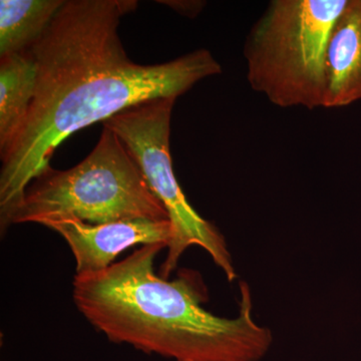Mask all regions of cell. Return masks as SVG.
Segmentation results:
<instances>
[{"mask_svg": "<svg viewBox=\"0 0 361 361\" xmlns=\"http://www.w3.org/2000/svg\"><path fill=\"white\" fill-rule=\"evenodd\" d=\"M134 0H68L30 49L37 90L23 129L1 157L0 225H13L27 187L47 172L59 145L71 135L135 104L179 97L222 73L207 49L157 65L128 56L118 37Z\"/></svg>", "mask_w": 361, "mask_h": 361, "instance_id": "obj_1", "label": "cell"}, {"mask_svg": "<svg viewBox=\"0 0 361 361\" xmlns=\"http://www.w3.org/2000/svg\"><path fill=\"white\" fill-rule=\"evenodd\" d=\"M165 244L141 248L99 272L75 274L78 311L109 341L176 361H258L272 344L253 318L251 290L240 284L239 314L220 317L203 307L208 291L197 271L169 281L154 262Z\"/></svg>", "mask_w": 361, "mask_h": 361, "instance_id": "obj_2", "label": "cell"}, {"mask_svg": "<svg viewBox=\"0 0 361 361\" xmlns=\"http://www.w3.org/2000/svg\"><path fill=\"white\" fill-rule=\"evenodd\" d=\"M73 217L90 225L130 220L170 221L129 149L104 127L97 146L66 171L49 169L32 180L13 224Z\"/></svg>", "mask_w": 361, "mask_h": 361, "instance_id": "obj_3", "label": "cell"}, {"mask_svg": "<svg viewBox=\"0 0 361 361\" xmlns=\"http://www.w3.org/2000/svg\"><path fill=\"white\" fill-rule=\"evenodd\" d=\"M348 0H273L247 37V80L280 108L323 106L330 30Z\"/></svg>", "mask_w": 361, "mask_h": 361, "instance_id": "obj_4", "label": "cell"}, {"mask_svg": "<svg viewBox=\"0 0 361 361\" xmlns=\"http://www.w3.org/2000/svg\"><path fill=\"white\" fill-rule=\"evenodd\" d=\"M176 97H160L121 111L104 121L123 142L141 169L152 193L165 207L173 228L161 277L168 279L188 248L199 246L224 272L228 281L237 278L224 236L202 218L188 202L178 183L170 154L171 118Z\"/></svg>", "mask_w": 361, "mask_h": 361, "instance_id": "obj_5", "label": "cell"}, {"mask_svg": "<svg viewBox=\"0 0 361 361\" xmlns=\"http://www.w3.org/2000/svg\"><path fill=\"white\" fill-rule=\"evenodd\" d=\"M40 225L59 233L75 259L77 274L99 272L113 265L123 251L135 245H170V221L130 220L90 225L73 217L52 218Z\"/></svg>", "mask_w": 361, "mask_h": 361, "instance_id": "obj_6", "label": "cell"}, {"mask_svg": "<svg viewBox=\"0 0 361 361\" xmlns=\"http://www.w3.org/2000/svg\"><path fill=\"white\" fill-rule=\"evenodd\" d=\"M323 108L361 99V0H348L330 30L324 56Z\"/></svg>", "mask_w": 361, "mask_h": 361, "instance_id": "obj_7", "label": "cell"}, {"mask_svg": "<svg viewBox=\"0 0 361 361\" xmlns=\"http://www.w3.org/2000/svg\"><path fill=\"white\" fill-rule=\"evenodd\" d=\"M30 51L0 58V156L11 149L26 122L37 90Z\"/></svg>", "mask_w": 361, "mask_h": 361, "instance_id": "obj_8", "label": "cell"}, {"mask_svg": "<svg viewBox=\"0 0 361 361\" xmlns=\"http://www.w3.org/2000/svg\"><path fill=\"white\" fill-rule=\"evenodd\" d=\"M63 0H1L0 58L32 49L49 30Z\"/></svg>", "mask_w": 361, "mask_h": 361, "instance_id": "obj_9", "label": "cell"}, {"mask_svg": "<svg viewBox=\"0 0 361 361\" xmlns=\"http://www.w3.org/2000/svg\"><path fill=\"white\" fill-rule=\"evenodd\" d=\"M159 4H164L165 6H170L175 11L183 14V16H189V18H195L204 6V1H177V0H166V1H158Z\"/></svg>", "mask_w": 361, "mask_h": 361, "instance_id": "obj_10", "label": "cell"}]
</instances>
